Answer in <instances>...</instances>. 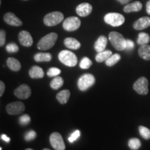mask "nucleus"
<instances>
[{"label": "nucleus", "mask_w": 150, "mask_h": 150, "mask_svg": "<svg viewBox=\"0 0 150 150\" xmlns=\"http://www.w3.org/2000/svg\"><path fill=\"white\" fill-rule=\"evenodd\" d=\"M5 91V84L2 81H0V97H1L3 95Z\"/></svg>", "instance_id": "obj_38"}, {"label": "nucleus", "mask_w": 150, "mask_h": 150, "mask_svg": "<svg viewBox=\"0 0 150 150\" xmlns=\"http://www.w3.org/2000/svg\"><path fill=\"white\" fill-rule=\"evenodd\" d=\"M140 57L146 61H150V45L148 44L142 45L138 50Z\"/></svg>", "instance_id": "obj_20"}, {"label": "nucleus", "mask_w": 150, "mask_h": 150, "mask_svg": "<svg viewBox=\"0 0 150 150\" xmlns=\"http://www.w3.org/2000/svg\"><path fill=\"white\" fill-rule=\"evenodd\" d=\"M1 138L3 140H4L5 142H10V140H10V138H8V136H7L6 134H2V135H1Z\"/></svg>", "instance_id": "obj_39"}, {"label": "nucleus", "mask_w": 150, "mask_h": 150, "mask_svg": "<svg viewBox=\"0 0 150 150\" xmlns=\"http://www.w3.org/2000/svg\"><path fill=\"white\" fill-rule=\"evenodd\" d=\"M92 64H93V62H92V61L89 58L84 57L80 62L79 67L81 69H83V70H86V69L90 68Z\"/></svg>", "instance_id": "obj_29"}, {"label": "nucleus", "mask_w": 150, "mask_h": 150, "mask_svg": "<svg viewBox=\"0 0 150 150\" xmlns=\"http://www.w3.org/2000/svg\"><path fill=\"white\" fill-rule=\"evenodd\" d=\"M61 70L57 68V67H51V68H50L48 70L47 74L50 77H55V76H57L58 75L61 74Z\"/></svg>", "instance_id": "obj_31"}, {"label": "nucleus", "mask_w": 150, "mask_h": 150, "mask_svg": "<svg viewBox=\"0 0 150 150\" xmlns=\"http://www.w3.org/2000/svg\"><path fill=\"white\" fill-rule=\"evenodd\" d=\"M64 45L70 50H78L81 47V43L74 38H67L64 40Z\"/></svg>", "instance_id": "obj_19"}, {"label": "nucleus", "mask_w": 150, "mask_h": 150, "mask_svg": "<svg viewBox=\"0 0 150 150\" xmlns=\"http://www.w3.org/2000/svg\"><path fill=\"white\" fill-rule=\"evenodd\" d=\"M23 1H27V0H23Z\"/></svg>", "instance_id": "obj_44"}, {"label": "nucleus", "mask_w": 150, "mask_h": 150, "mask_svg": "<svg viewBox=\"0 0 150 150\" xmlns=\"http://www.w3.org/2000/svg\"><path fill=\"white\" fill-rule=\"evenodd\" d=\"M4 20L6 24L15 27H20L22 25V22L13 13H6L4 17Z\"/></svg>", "instance_id": "obj_13"}, {"label": "nucleus", "mask_w": 150, "mask_h": 150, "mask_svg": "<svg viewBox=\"0 0 150 150\" xmlns=\"http://www.w3.org/2000/svg\"><path fill=\"white\" fill-rule=\"evenodd\" d=\"M14 95L20 99H27L31 96V90L27 84H22L15 90Z\"/></svg>", "instance_id": "obj_11"}, {"label": "nucleus", "mask_w": 150, "mask_h": 150, "mask_svg": "<svg viewBox=\"0 0 150 150\" xmlns=\"http://www.w3.org/2000/svg\"><path fill=\"white\" fill-rule=\"evenodd\" d=\"M81 26V20L77 17H69L63 22V27L65 31H74L77 30Z\"/></svg>", "instance_id": "obj_9"}, {"label": "nucleus", "mask_w": 150, "mask_h": 150, "mask_svg": "<svg viewBox=\"0 0 150 150\" xmlns=\"http://www.w3.org/2000/svg\"><path fill=\"white\" fill-rule=\"evenodd\" d=\"M104 22L112 27H119L124 24L125 18L122 15L117 13H109L104 16Z\"/></svg>", "instance_id": "obj_5"}, {"label": "nucleus", "mask_w": 150, "mask_h": 150, "mask_svg": "<svg viewBox=\"0 0 150 150\" xmlns=\"http://www.w3.org/2000/svg\"><path fill=\"white\" fill-rule=\"evenodd\" d=\"M95 83V78L91 74H85L79 79L77 85L81 91H86Z\"/></svg>", "instance_id": "obj_6"}, {"label": "nucleus", "mask_w": 150, "mask_h": 150, "mask_svg": "<svg viewBox=\"0 0 150 150\" xmlns=\"http://www.w3.org/2000/svg\"><path fill=\"white\" fill-rule=\"evenodd\" d=\"M6 42V32L4 30L0 31V46L3 47Z\"/></svg>", "instance_id": "obj_36"}, {"label": "nucleus", "mask_w": 150, "mask_h": 150, "mask_svg": "<svg viewBox=\"0 0 150 150\" xmlns=\"http://www.w3.org/2000/svg\"><path fill=\"white\" fill-rule=\"evenodd\" d=\"M93 11V6L88 3H82L76 8V12L81 17L89 16Z\"/></svg>", "instance_id": "obj_14"}, {"label": "nucleus", "mask_w": 150, "mask_h": 150, "mask_svg": "<svg viewBox=\"0 0 150 150\" xmlns=\"http://www.w3.org/2000/svg\"><path fill=\"white\" fill-rule=\"evenodd\" d=\"M146 11H147V13L150 15V1H147V4H146Z\"/></svg>", "instance_id": "obj_40"}, {"label": "nucleus", "mask_w": 150, "mask_h": 150, "mask_svg": "<svg viewBox=\"0 0 150 150\" xmlns=\"http://www.w3.org/2000/svg\"><path fill=\"white\" fill-rule=\"evenodd\" d=\"M108 39L116 50L122 51V50H126L127 40L121 33L116 32V31H112L108 35Z\"/></svg>", "instance_id": "obj_2"}, {"label": "nucleus", "mask_w": 150, "mask_h": 150, "mask_svg": "<svg viewBox=\"0 0 150 150\" xmlns=\"http://www.w3.org/2000/svg\"><path fill=\"white\" fill-rule=\"evenodd\" d=\"M150 41V37L149 34L147 33L141 32L138 34V40H137V43L140 45H142L148 44Z\"/></svg>", "instance_id": "obj_26"}, {"label": "nucleus", "mask_w": 150, "mask_h": 150, "mask_svg": "<svg viewBox=\"0 0 150 150\" xmlns=\"http://www.w3.org/2000/svg\"><path fill=\"white\" fill-rule=\"evenodd\" d=\"M58 39V35L56 33H50L45 35L38 42L37 47L41 51H47L53 47Z\"/></svg>", "instance_id": "obj_1"}, {"label": "nucleus", "mask_w": 150, "mask_h": 150, "mask_svg": "<svg viewBox=\"0 0 150 150\" xmlns=\"http://www.w3.org/2000/svg\"><path fill=\"white\" fill-rule=\"evenodd\" d=\"M148 86H149V82H148L147 79L145 76H142L135 82L133 88L134 91L139 95H145L149 92Z\"/></svg>", "instance_id": "obj_7"}, {"label": "nucleus", "mask_w": 150, "mask_h": 150, "mask_svg": "<svg viewBox=\"0 0 150 150\" xmlns=\"http://www.w3.org/2000/svg\"><path fill=\"white\" fill-rule=\"evenodd\" d=\"M112 54L110 50H106V51H103L101 52H98L95 56V60L98 63H102V62L106 61L108 58Z\"/></svg>", "instance_id": "obj_24"}, {"label": "nucleus", "mask_w": 150, "mask_h": 150, "mask_svg": "<svg viewBox=\"0 0 150 150\" xmlns=\"http://www.w3.org/2000/svg\"><path fill=\"white\" fill-rule=\"evenodd\" d=\"M18 38H19V41H20V44H21L22 46L27 47L32 46L33 43V38L31 36V35L28 32V31H20V33H19Z\"/></svg>", "instance_id": "obj_12"}, {"label": "nucleus", "mask_w": 150, "mask_h": 150, "mask_svg": "<svg viewBox=\"0 0 150 150\" xmlns=\"http://www.w3.org/2000/svg\"><path fill=\"white\" fill-rule=\"evenodd\" d=\"M117 1H119L121 4H128L131 0H117Z\"/></svg>", "instance_id": "obj_41"}, {"label": "nucleus", "mask_w": 150, "mask_h": 150, "mask_svg": "<svg viewBox=\"0 0 150 150\" xmlns=\"http://www.w3.org/2000/svg\"><path fill=\"white\" fill-rule=\"evenodd\" d=\"M120 59H121V56L120 55V54H112V55L110 56L106 61H105L106 62V65L109 67L113 66V65H115L118 61H120Z\"/></svg>", "instance_id": "obj_27"}, {"label": "nucleus", "mask_w": 150, "mask_h": 150, "mask_svg": "<svg viewBox=\"0 0 150 150\" xmlns=\"http://www.w3.org/2000/svg\"><path fill=\"white\" fill-rule=\"evenodd\" d=\"M44 150H50V149H44Z\"/></svg>", "instance_id": "obj_43"}, {"label": "nucleus", "mask_w": 150, "mask_h": 150, "mask_svg": "<svg viewBox=\"0 0 150 150\" xmlns=\"http://www.w3.org/2000/svg\"><path fill=\"white\" fill-rule=\"evenodd\" d=\"M142 8V4L140 1H136L134 2L127 4L124 8V11L125 13H131V12H138L140 11Z\"/></svg>", "instance_id": "obj_18"}, {"label": "nucleus", "mask_w": 150, "mask_h": 150, "mask_svg": "<svg viewBox=\"0 0 150 150\" xmlns=\"http://www.w3.org/2000/svg\"><path fill=\"white\" fill-rule=\"evenodd\" d=\"M30 77L32 79H42L44 77V71L40 67L33 65L29 70V72Z\"/></svg>", "instance_id": "obj_17"}, {"label": "nucleus", "mask_w": 150, "mask_h": 150, "mask_svg": "<svg viewBox=\"0 0 150 150\" xmlns=\"http://www.w3.org/2000/svg\"><path fill=\"white\" fill-rule=\"evenodd\" d=\"M52 59L50 53H42L39 52L34 55V60L36 62H50Z\"/></svg>", "instance_id": "obj_23"}, {"label": "nucleus", "mask_w": 150, "mask_h": 150, "mask_svg": "<svg viewBox=\"0 0 150 150\" xmlns=\"http://www.w3.org/2000/svg\"><path fill=\"white\" fill-rule=\"evenodd\" d=\"M70 97V92L68 90H63L60 91L56 95V99L61 104H65L67 102Z\"/></svg>", "instance_id": "obj_22"}, {"label": "nucleus", "mask_w": 150, "mask_h": 150, "mask_svg": "<svg viewBox=\"0 0 150 150\" xmlns=\"http://www.w3.org/2000/svg\"><path fill=\"white\" fill-rule=\"evenodd\" d=\"M6 64L8 68L14 72H18L21 69V64L19 61L15 58H8L6 61Z\"/></svg>", "instance_id": "obj_21"}, {"label": "nucleus", "mask_w": 150, "mask_h": 150, "mask_svg": "<svg viewBox=\"0 0 150 150\" xmlns=\"http://www.w3.org/2000/svg\"><path fill=\"white\" fill-rule=\"evenodd\" d=\"M134 29L143 30L146 28L150 27V18L149 17H142L136 20L133 24Z\"/></svg>", "instance_id": "obj_15"}, {"label": "nucleus", "mask_w": 150, "mask_h": 150, "mask_svg": "<svg viewBox=\"0 0 150 150\" xmlns=\"http://www.w3.org/2000/svg\"><path fill=\"white\" fill-rule=\"evenodd\" d=\"M108 42V39L104 35H101L99 37V38L97 39L96 42H95V45H94V48H95V51L97 53L98 52H101L104 51L107 45Z\"/></svg>", "instance_id": "obj_16"}, {"label": "nucleus", "mask_w": 150, "mask_h": 150, "mask_svg": "<svg viewBox=\"0 0 150 150\" xmlns=\"http://www.w3.org/2000/svg\"><path fill=\"white\" fill-rule=\"evenodd\" d=\"M134 47V43L132 40H127V45L126 50H131Z\"/></svg>", "instance_id": "obj_37"}, {"label": "nucleus", "mask_w": 150, "mask_h": 150, "mask_svg": "<svg viewBox=\"0 0 150 150\" xmlns=\"http://www.w3.org/2000/svg\"><path fill=\"white\" fill-rule=\"evenodd\" d=\"M64 81H63V78L61 76H55L53 79V80L50 82V86L52 89L54 90H59V88L63 86Z\"/></svg>", "instance_id": "obj_25"}, {"label": "nucleus", "mask_w": 150, "mask_h": 150, "mask_svg": "<svg viewBox=\"0 0 150 150\" xmlns=\"http://www.w3.org/2000/svg\"><path fill=\"white\" fill-rule=\"evenodd\" d=\"M128 145L131 149L137 150L139 149L140 146H141V142H140V140L138 138H131V139L129 140Z\"/></svg>", "instance_id": "obj_28"}, {"label": "nucleus", "mask_w": 150, "mask_h": 150, "mask_svg": "<svg viewBox=\"0 0 150 150\" xmlns=\"http://www.w3.org/2000/svg\"><path fill=\"white\" fill-rule=\"evenodd\" d=\"M27 150H32V149H27Z\"/></svg>", "instance_id": "obj_42"}, {"label": "nucleus", "mask_w": 150, "mask_h": 150, "mask_svg": "<svg viewBox=\"0 0 150 150\" xmlns=\"http://www.w3.org/2000/svg\"><path fill=\"white\" fill-rule=\"evenodd\" d=\"M80 136H81V132L79 130L74 131V132L71 134V136L68 138L69 142H71V143H72V142L76 141V140H77L79 138Z\"/></svg>", "instance_id": "obj_35"}, {"label": "nucleus", "mask_w": 150, "mask_h": 150, "mask_svg": "<svg viewBox=\"0 0 150 150\" xmlns=\"http://www.w3.org/2000/svg\"><path fill=\"white\" fill-rule=\"evenodd\" d=\"M30 122H31V117H29V115H27V114L22 115L21 117L19 118V123L21 125H23V126L29 125Z\"/></svg>", "instance_id": "obj_32"}, {"label": "nucleus", "mask_w": 150, "mask_h": 150, "mask_svg": "<svg viewBox=\"0 0 150 150\" xmlns=\"http://www.w3.org/2000/svg\"><path fill=\"white\" fill-rule=\"evenodd\" d=\"M59 59L63 64L68 67H74L77 64L78 59L76 54L69 50H63L59 54Z\"/></svg>", "instance_id": "obj_3"}, {"label": "nucleus", "mask_w": 150, "mask_h": 150, "mask_svg": "<svg viewBox=\"0 0 150 150\" xmlns=\"http://www.w3.org/2000/svg\"><path fill=\"white\" fill-rule=\"evenodd\" d=\"M6 108V112L9 115H19L24 111L25 106H24V103L21 102H15L8 104Z\"/></svg>", "instance_id": "obj_10"}, {"label": "nucleus", "mask_w": 150, "mask_h": 150, "mask_svg": "<svg viewBox=\"0 0 150 150\" xmlns=\"http://www.w3.org/2000/svg\"><path fill=\"white\" fill-rule=\"evenodd\" d=\"M139 132L144 139L149 140L150 139V130L147 127L143 126L139 127Z\"/></svg>", "instance_id": "obj_30"}, {"label": "nucleus", "mask_w": 150, "mask_h": 150, "mask_svg": "<svg viewBox=\"0 0 150 150\" xmlns=\"http://www.w3.org/2000/svg\"><path fill=\"white\" fill-rule=\"evenodd\" d=\"M50 142L52 147L56 150H65V145L63 137L59 133L54 132L50 135Z\"/></svg>", "instance_id": "obj_8"}, {"label": "nucleus", "mask_w": 150, "mask_h": 150, "mask_svg": "<svg viewBox=\"0 0 150 150\" xmlns=\"http://www.w3.org/2000/svg\"><path fill=\"white\" fill-rule=\"evenodd\" d=\"M64 20V16L59 11H54L47 14L43 19V22L46 26L53 27L61 23Z\"/></svg>", "instance_id": "obj_4"}, {"label": "nucleus", "mask_w": 150, "mask_h": 150, "mask_svg": "<svg viewBox=\"0 0 150 150\" xmlns=\"http://www.w3.org/2000/svg\"><path fill=\"white\" fill-rule=\"evenodd\" d=\"M36 133H35V131L33 130H31L29 131H28L27 134H25V136H24V140H26V141H31V140H34L35 138H36Z\"/></svg>", "instance_id": "obj_33"}, {"label": "nucleus", "mask_w": 150, "mask_h": 150, "mask_svg": "<svg viewBox=\"0 0 150 150\" xmlns=\"http://www.w3.org/2000/svg\"><path fill=\"white\" fill-rule=\"evenodd\" d=\"M18 50L19 47L16 43H10V44L7 45L6 51L8 53H16V52H18Z\"/></svg>", "instance_id": "obj_34"}]
</instances>
